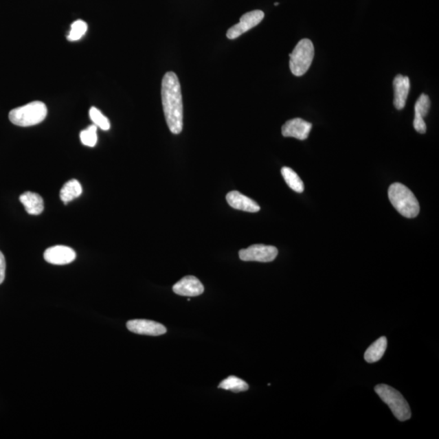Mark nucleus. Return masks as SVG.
I'll use <instances>...</instances> for the list:
<instances>
[{
  "label": "nucleus",
  "instance_id": "obj_7",
  "mask_svg": "<svg viewBox=\"0 0 439 439\" xmlns=\"http://www.w3.org/2000/svg\"><path fill=\"white\" fill-rule=\"evenodd\" d=\"M264 13L260 10H255L245 13L243 15L240 21L238 24L229 29L226 36L229 39H235L241 36L252 28L258 25L264 19Z\"/></svg>",
  "mask_w": 439,
  "mask_h": 439
},
{
  "label": "nucleus",
  "instance_id": "obj_2",
  "mask_svg": "<svg viewBox=\"0 0 439 439\" xmlns=\"http://www.w3.org/2000/svg\"><path fill=\"white\" fill-rule=\"evenodd\" d=\"M388 196L396 210L407 218H415L420 212V205L414 193L401 183L390 186Z\"/></svg>",
  "mask_w": 439,
  "mask_h": 439
},
{
  "label": "nucleus",
  "instance_id": "obj_6",
  "mask_svg": "<svg viewBox=\"0 0 439 439\" xmlns=\"http://www.w3.org/2000/svg\"><path fill=\"white\" fill-rule=\"evenodd\" d=\"M278 254L276 247L273 246L256 244L250 246L247 249L239 251V258L243 261H257V262H271Z\"/></svg>",
  "mask_w": 439,
  "mask_h": 439
},
{
  "label": "nucleus",
  "instance_id": "obj_5",
  "mask_svg": "<svg viewBox=\"0 0 439 439\" xmlns=\"http://www.w3.org/2000/svg\"><path fill=\"white\" fill-rule=\"evenodd\" d=\"M313 58L314 46L311 40H300L290 54V69L293 75L303 76L308 72Z\"/></svg>",
  "mask_w": 439,
  "mask_h": 439
},
{
  "label": "nucleus",
  "instance_id": "obj_4",
  "mask_svg": "<svg viewBox=\"0 0 439 439\" xmlns=\"http://www.w3.org/2000/svg\"><path fill=\"white\" fill-rule=\"evenodd\" d=\"M375 392L379 394L381 400L387 403L398 420L405 421L411 418L412 414L409 403L398 390L390 385L380 384L376 385Z\"/></svg>",
  "mask_w": 439,
  "mask_h": 439
},
{
  "label": "nucleus",
  "instance_id": "obj_22",
  "mask_svg": "<svg viewBox=\"0 0 439 439\" xmlns=\"http://www.w3.org/2000/svg\"><path fill=\"white\" fill-rule=\"evenodd\" d=\"M97 128L96 126L92 125L80 133V139L83 145L90 146V148L96 145L98 141Z\"/></svg>",
  "mask_w": 439,
  "mask_h": 439
},
{
  "label": "nucleus",
  "instance_id": "obj_19",
  "mask_svg": "<svg viewBox=\"0 0 439 439\" xmlns=\"http://www.w3.org/2000/svg\"><path fill=\"white\" fill-rule=\"evenodd\" d=\"M218 387L226 390H232V392H247L248 388H249L246 381L235 376H230L229 378L221 381Z\"/></svg>",
  "mask_w": 439,
  "mask_h": 439
},
{
  "label": "nucleus",
  "instance_id": "obj_10",
  "mask_svg": "<svg viewBox=\"0 0 439 439\" xmlns=\"http://www.w3.org/2000/svg\"><path fill=\"white\" fill-rule=\"evenodd\" d=\"M312 128L311 123L303 119L295 118L284 124L282 134L284 137H292L297 139L305 140L308 139Z\"/></svg>",
  "mask_w": 439,
  "mask_h": 439
},
{
  "label": "nucleus",
  "instance_id": "obj_13",
  "mask_svg": "<svg viewBox=\"0 0 439 439\" xmlns=\"http://www.w3.org/2000/svg\"><path fill=\"white\" fill-rule=\"evenodd\" d=\"M226 201H227L230 207L234 210H241L247 212H257L260 210L258 203H256L254 199L245 196L238 192H230L226 195Z\"/></svg>",
  "mask_w": 439,
  "mask_h": 439
},
{
  "label": "nucleus",
  "instance_id": "obj_14",
  "mask_svg": "<svg viewBox=\"0 0 439 439\" xmlns=\"http://www.w3.org/2000/svg\"><path fill=\"white\" fill-rule=\"evenodd\" d=\"M430 108V100L428 95L423 94L418 98L415 104V119L414 126L420 134L427 132V124L424 117L427 116Z\"/></svg>",
  "mask_w": 439,
  "mask_h": 439
},
{
  "label": "nucleus",
  "instance_id": "obj_1",
  "mask_svg": "<svg viewBox=\"0 0 439 439\" xmlns=\"http://www.w3.org/2000/svg\"><path fill=\"white\" fill-rule=\"evenodd\" d=\"M164 113L168 127L174 135H179L183 128V105L179 78L174 72L164 76L161 85Z\"/></svg>",
  "mask_w": 439,
  "mask_h": 439
},
{
  "label": "nucleus",
  "instance_id": "obj_8",
  "mask_svg": "<svg viewBox=\"0 0 439 439\" xmlns=\"http://www.w3.org/2000/svg\"><path fill=\"white\" fill-rule=\"evenodd\" d=\"M43 256L49 264L65 265L72 263L76 259V252L71 247L58 245L49 247Z\"/></svg>",
  "mask_w": 439,
  "mask_h": 439
},
{
  "label": "nucleus",
  "instance_id": "obj_9",
  "mask_svg": "<svg viewBox=\"0 0 439 439\" xmlns=\"http://www.w3.org/2000/svg\"><path fill=\"white\" fill-rule=\"evenodd\" d=\"M127 329L137 335L159 336L165 335L167 332L166 328L153 321L149 320H131L126 324Z\"/></svg>",
  "mask_w": 439,
  "mask_h": 439
},
{
  "label": "nucleus",
  "instance_id": "obj_23",
  "mask_svg": "<svg viewBox=\"0 0 439 439\" xmlns=\"http://www.w3.org/2000/svg\"><path fill=\"white\" fill-rule=\"evenodd\" d=\"M5 270H6V261L4 258V256L1 251H0V285L3 282L4 278H5Z\"/></svg>",
  "mask_w": 439,
  "mask_h": 439
},
{
  "label": "nucleus",
  "instance_id": "obj_3",
  "mask_svg": "<svg viewBox=\"0 0 439 439\" xmlns=\"http://www.w3.org/2000/svg\"><path fill=\"white\" fill-rule=\"evenodd\" d=\"M47 109L45 104L34 101L21 107L12 109L10 113V120L12 124L21 127L36 126L45 120Z\"/></svg>",
  "mask_w": 439,
  "mask_h": 439
},
{
  "label": "nucleus",
  "instance_id": "obj_11",
  "mask_svg": "<svg viewBox=\"0 0 439 439\" xmlns=\"http://www.w3.org/2000/svg\"><path fill=\"white\" fill-rule=\"evenodd\" d=\"M172 291L179 295L195 297L202 295L205 287L197 278L186 276L172 286Z\"/></svg>",
  "mask_w": 439,
  "mask_h": 439
},
{
  "label": "nucleus",
  "instance_id": "obj_15",
  "mask_svg": "<svg viewBox=\"0 0 439 439\" xmlns=\"http://www.w3.org/2000/svg\"><path fill=\"white\" fill-rule=\"evenodd\" d=\"M19 199L25 211L30 215L37 216L43 212V199L38 194L27 192L22 194Z\"/></svg>",
  "mask_w": 439,
  "mask_h": 439
},
{
  "label": "nucleus",
  "instance_id": "obj_24",
  "mask_svg": "<svg viewBox=\"0 0 439 439\" xmlns=\"http://www.w3.org/2000/svg\"><path fill=\"white\" fill-rule=\"evenodd\" d=\"M278 4H279L278 3H274V5H275V6H278Z\"/></svg>",
  "mask_w": 439,
  "mask_h": 439
},
{
  "label": "nucleus",
  "instance_id": "obj_17",
  "mask_svg": "<svg viewBox=\"0 0 439 439\" xmlns=\"http://www.w3.org/2000/svg\"><path fill=\"white\" fill-rule=\"evenodd\" d=\"M82 194V185L76 179H72L66 183L61 188L60 197L65 205H67L74 199H77Z\"/></svg>",
  "mask_w": 439,
  "mask_h": 439
},
{
  "label": "nucleus",
  "instance_id": "obj_12",
  "mask_svg": "<svg viewBox=\"0 0 439 439\" xmlns=\"http://www.w3.org/2000/svg\"><path fill=\"white\" fill-rule=\"evenodd\" d=\"M394 105L398 110L405 107L407 96L410 91V80L409 77L398 74L393 81Z\"/></svg>",
  "mask_w": 439,
  "mask_h": 439
},
{
  "label": "nucleus",
  "instance_id": "obj_20",
  "mask_svg": "<svg viewBox=\"0 0 439 439\" xmlns=\"http://www.w3.org/2000/svg\"><path fill=\"white\" fill-rule=\"evenodd\" d=\"M87 28L88 26L85 21L82 20L74 21L71 25L70 32L67 36L68 40L71 42H74L81 39L87 33Z\"/></svg>",
  "mask_w": 439,
  "mask_h": 439
},
{
  "label": "nucleus",
  "instance_id": "obj_18",
  "mask_svg": "<svg viewBox=\"0 0 439 439\" xmlns=\"http://www.w3.org/2000/svg\"><path fill=\"white\" fill-rule=\"evenodd\" d=\"M282 175L286 183L291 189L297 193H302L304 190L303 181L296 172L291 168L283 167L282 168Z\"/></svg>",
  "mask_w": 439,
  "mask_h": 439
},
{
  "label": "nucleus",
  "instance_id": "obj_21",
  "mask_svg": "<svg viewBox=\"0 0 439 439\" xmlns=\"http://www.w3.org/2000/svg\"><path fill=\"white\" fill-rule=\"evenodd\" d=\"M90 118L94 125L101 128L103 131H109L110 128L109 120L104 116L103 113L100 112L99 109L95 107H92L90 109Z\"/></svg>",
  "mask_w": 439,
  "mask_h": 439
},
{
  "label": "nucleus",
  "instance_id": "obj_16",
  "mask_svg": "<svg viewBox=\"0 0 439 439\" xmlns=\"http://www.w3.org/2000/svg\"><path fill=\"white\" fill-rule=\"evenodd\" d=\"M387 348V339L385 337L375 341L365 353V360L370 363L378 362L384 356Z\"/></svg>",
  "mask_w": 439,
  "mask_h": 439
}]
</instances>
